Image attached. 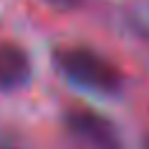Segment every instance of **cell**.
Listing matches in <instances>:
<instances>
[{"label":"cell","mask_w":149,"mask_h":149,"mask_svg":"<svg viewBox=\"0 0 149 149\" xmlns=\"http://www.w3.org/2000/svg\"><path fill=\"white\" fill-rule=\"evenodd\" d=\"M56 65L61 68V72L70 81H74L84 88L98 91V93H116L123 84L116 65H112L105 56H100L86 47L58 49L56 51Z\"/></svg>","instance_id":"obj_1"},{"label":"cell","mask_w":149,"mask_h":149,"mask_svg":"<svg viewBox=\"0 0 149 149\" xmlns=\"http://www.w3.org/2000/svg\"><path fill=\"white\" fill-rule=\"evenodd\" d=\"M65 123L72 135L86 142L91 149H121V140L112 121L86 107H74L65 114Z\"/></svg>","instance_id":"obj_2"},{"label":"cell","mask_w":149,"mask_h":149,"mask_svg":"<svg viewBox=\"0 0 149 149\" xmlns=\"http://www.w3.org/2000/svg\"><path fill=\"white\" fill-rule=\"evenodd\" d=\"M30 74L28 54L14 42H0V91H12L26 84Z\"/></svg>","instance_id":"obj_3"},{"label":"cell","mask_w":149,"mask_h":149,"mask_svg":"<svg viewBox=\"0 0 149 149\" xmlns=\"http://www.w3.org/2000/svg\"><path fill=\"white\" fill-rule=\"evenodd\" d=\"M130 23L135 26L137 33H142V35L149 37V2H142V5L135 7V12L130 16Z\"/></svg>","instance_id":"obj_4"},{"label":"cell","mask_w":149,"mask_h":149,"mask_svg":"<svg viewBox=\"0 0 149 149\" xmlns=\"http://www.w3.org/2000/svg\"><path fill=\"white\" fill-rule=\"evenodd\" d=\"M47 2H51V5H61V7H70V5H74L77 0H47Z\"/></svg>","instance_id":"obj_5"},{"label":"cell","mask_w":149,"mask_h":149,"mask_svg":"<svg viewBox=\"0 0 149 149\" xmlns=\"http://www.w3.org/2000/svg\"><path fill=\"white\" fill-rule=\"evenodd\" d=\"M0 149H16V147H12L9 142H2V140H0Z\"/></svg>","instance_id":"obj_6"},{"label":"cell","mask_w":149,"mask_h":149,"mask_svg":"<svg viewBox=\"0 0 149 149\" xmlns=\"http://www.w3.org/2000/svg\"><path fill=\"white\" fill-rule=\"evenodd\" d=\"M147 147H149V140H147Z\"/></svg>","instance_id":"obj_7"}]
</instances>
